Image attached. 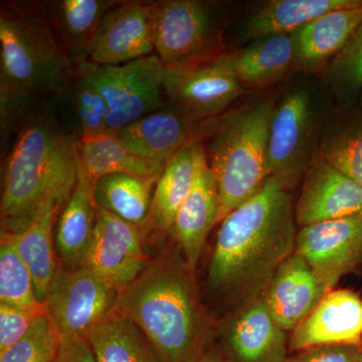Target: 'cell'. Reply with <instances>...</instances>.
<instances>
[{
    "label": "cell",
    "mask_w": 362,
    "mask_h": 362,
    "mask_svg": "<svg viewBox=\"0 0 362 362\" xmlns=\"http://www.w3.org/2000/svg\"><path fill=\"white\" fill-rule=\"evenodd\" d=\"M221 352L228 362H286V331L261 295L233 310L220 329Z\"/></svg>",
    "instance_id": "obj_13"
},
{
    "label": "cell",
    "mask_w": 362,
    "mask_h": 362,
    "mask_svg": "<svg viewBox=\"0 0 362 362\" xmlns=\"http://www.w3.org/2000/svg\"><path fill=\"white\" fill-rule=\"evenodd\" d=\"M152 1H118L99 26L89 63L118 66L156 54L151 21Z\"/></svg>",
    "instance_id": "obj_14"
},
{
    "label": "cell",
    "mask_w": 362,
    "mask_h": 362,
    "mask_svg": "<svg viewBox=\"0 0 362 362\" xmlns=\"http://www.w3.org/2000/svg\"><path fill=\"white\" fill-rule=\"evenodd\" d=\"M113 312L134 322L163 362H199L213 349L211 319L177 247L149 262Z\"/></svg>",
    "instance_id": "obj_2"
},
{
    "label": "cell",
    "mask_w": 362,
    "mask_h": 362,
    "mask_svg": "<svg viewBox=\"0 0 362 362\" xmlns=\"http://www.w3.org/2000/svg\"><path fill=\"white\" fill-rule=\"evenodd\" d=\"M52 362H98L89 341L85 337H61Z\"/></svg>",
    "instance_id": "obj_37"
},
{
    "label": "cell",
    "mask_w": 362,
    "mask_h": 362,
    "mask_svg": "<svg viewBox=\"0 0 362 362\" xmlns=\"http://www.w3.org/2000/svg\"><path fill=\"white\" fill-rule=\"evenodd\" d=\"M0 304L23 309L44 305L37 300L30 269L4 240H0Z\"/></svg>",
    "instance_id": "obj_32"
},
{
    "label": "cell",
    "mask_w": 362,
    "mask_h": 362,
    "mask_svg": "<svg viewBox=\"0 0 362 362\" xmlns=\"http://www.w3.org/2000/svg\"><path fill=\"white\" fill-rule=\"evenodd\" d=\"M328 344L362 345V299L351 290H330L293 331L289 349Z\"/></svg>",
    "instance_id": "obj_17"
},
{
    "label": "cell",
    "mask_w": 362,
    "mask_h": 362,
    "mask_svg": "<svg viewBox=\"0 0 362 362\" xmlns=\"http://www.w3.org/2000/svg\"><path fill=\"white\" fill-rule=\"evenodd\" d=\"M361 352L362 345H318L297 352L286 362H357Z\"/></svg>",
    "instance_id": "obj_36"
},
{
    "label": "cell",
    "mask_w": 362,
    "mask_h": 362,
    "mask_svg": "<svg viewBox=\"0 0 362 362\" xmlns=\"http://www.w3.org/2000/svg\"><path fill=\"white\" fill-rule=\"evenodd\" d=\"M97 211L94 180L86 170L78 154L77 183L59 213L54 228L57 255L66 268L82 266L94 238Z\"/></svg>",
    "instance_id": "obj_22"
},
{
    "label": "cell",
    "mask_w": 362,
    "mask_h": 362,
    "mask_svg": "<svg viewBox=\"0 0 362 362\" xmlns=\"http://www.w3.org/2000/svg\"><path fill=\"white\" fill-rule=\"evenodd\" d=\"M361 23L362 4L329 11L293 33L296 68L312 71L330 63Z\"/></svg>",
    "instance_id": "obj_24"
},
{
    "label": "cell",
    "mask_w": 362,
    "mask_h": 362,
    "mask_svg": "<svg viewBox=\"0 0 362 362\" xmlns=\"http://www.w3.org/2000/svg\"><path fill=\"white\" fill-rule=\"evenodd\" d=\"M329 291L306 259L295 252L276 272L262 296L279 326L293 332Z\"/></svg>",
    "instance_id": "obj_16"
},
{
    "label": "cell",
    "mask_w": 362,
    "mask_h": 362,
    "mask_svg": "<svg viewBox=\"0 0 362 362\" xmlns=\"http://www.w3.org/2000/svg\"><path fill=\"white\" fill-rule=\"evenodd\" d=\"M202 125L168 106L114 133L137 156L166 163L181 148L199 140Z\"/></svg>",
    "instance_id": "obj_20"
},
{
    "label": "cell",
    "mask_w": 362,
    "mask_h": 362,
    "mask_svg": "<svg viewBox=\"0 0 362 362\" xmlns=\"http://www.w3.org/2000/svg\"><path fill=\"white\" fill-rule=\"evenodd\" d=\"M156 54L171 71H183L223 56L220 6L201 0L152 1Z\"/></svg>",
    "instance_id": "obj_6"
},
{
    "label": "cell",
    "mask_w": 362,
    "mask_h": 362,
    "mask_svg": "<svg viewBox=\"0 0 362 362\" xmlns=\"http://www.w3.org/2000/svg\"><path fill=\"white\" fill-rule=\"evenodd\" d=\"M98 362H163L134 322L112 312L85 335Z\"/></svg>",
    "instance_id": "obj_28"
},
{
    "label": "cell",
    "mask_w": 362,
    "mask_h": 362,
    "mask_svg": "<svg viewBox=\"0 0 362 362\" xmlns=\"http://www.w3.org/2000/svg\"><path fill=\"white\" fill-rule=\"evenodd\" d=\"M159 176L144 177L114 173L94 180L97 206L118 218L144 228Z\"/></svg>",
    "instance_id": "obj_29"
},
{
    "label": "cell",
    "mask_w": 362,
    "mask_h": 362,
    "mask_svg": "<svg viewBox=\"0 0 362 362\" xmlns=\"http://www.w3.org/2000/svg\"><path fill=\"white\" fill-rule=\"evenodd\" d=\"M357 108L359 109V111L362 113V90L361 93V96H359L358 102H357Z\"/></svg>",
    "instance_id": "obj_39"
},
{
    "label": "cell",
    "mask_w": 362,
    "mask_h": 362,
    "mask_svg": "<svg viewBox=\"0 0 362 362\" xmlns=\"http://www.w3.org/2000/svg\"><path fill=\"white\" fill-rule=\"evenodd\" d=\"M328 77L343 103L356 108L362 90V23L330 62Z\"/></svg>",
    "instance_id": "obj_33"
},
{
    "label": "cell",
    "mask_w": 362,
    "mask_h": 362,
    "mask_svg": "<svg viewBox=\"0 0 362 362\" xmlns=\"http://www.w3.org/2000/svg\"><path fill=\"white\" fill-rule=\"evenodd\" d=\"M78 168V141L63 129L49 104L16 133L2 180L1 230H23L49 199L66 204Z\"/></svg>",
    "instance_id": "obj_4"
},
{
    "label": "cell",
    "mask_w": 362,
    "mask_h": 362,
    "mask_svg": "<svg viewBox=\"0 0 362 362\" xmlns=\"http://www.w3.org/2000/svg\"><path fill=\"white\" fill-rule=\"evenodd\" d=\"M144 230L98 207L94 238L82 266L120 294L149 264Z\"/></svg>",
    "instance_id": "obj_11"
},
{
    "label": "cell",
    "mask_w": 362,
    "mask_h": 362,
    "mask_svg": "<svg viewBox=\"0 0 362 362\" xmlns=\"http://www.w3.org/2000/svg\"><path fill=\"white\" fill-rule=\"evenodd\" d=\"M51 106L63 129L78 142L111 132L104 97L78 71Z\"/></svg>",
    "instance_id": "obj_25"
},
{
    "label": "cell",
    "mask_w": 362,
    "mask_h": 362,
    "mask_svg": "<svg viewBox=\"0 0 362 362\" xmlns=\"http://www.w3.org/2000/svg\"><path fill=\"white\" fill-rule=\"evenodd\" d=\"M45 313V304L33 309L0 304V352L25 337L35 321Z\"/></svg>",
    "instance_id": "obj_35"
},
{
    "label": "cell",
    "mask_w": 362,
    "mask_h": 362,
    "mask_svg": "<svg viewBox=\"0 0 362 362\" xmlns=\"http://www.w3.org/2000/svg\"><path fill=\"white\" fill-rule=\"evenodd\" d=\"M362 214V185L320 156L309 166L295 206L301 226Z\"/></svg>",
    "instance_id": "obj_15"
},
{
    "label": "cell",
    "mask_w": 362,
    "mask_h": 362,
    "mask_svg": "<svg viewBox=\"0 0 362 362\" xmlns=\"http://www.w3.org/2000/svg\"><path fill=\"white\" fill-rule=\"evenodd\" d=\"M116 0H51L39 2L45 23L71 64L89 61L99 26Z\"/></svg>",
    "instance_id": "obj_19"
},
{
    "label": "cell",
    "mask_w": 362,
    "mask_h": 362,
    "mask_svg": "<svg viewBox=\"0 0 362 362\" xmlns=\"http://www.w3.org/2000/svg\"><path fill=\"white\" fill-rule=\"evenodd\" d=\"M315 116L308 92L295 89L275 106L269 129L267 175L288 189L299 182L311 165Z\"/></svg>",
    "instance_id": "obj_8"
},
{
    "label": "cell",
    "mask_w": 362,
    "mask_h": 362,
    "mask_svg": "<svg viewBox=\"0 0 362 362\" xmlns=\"http://www.w3.org/2000/svg\"><path fill=\"white\" fill-rule=\"evenodd\" d=\"M78 71L101 93L111 132L168 107L165 66L156 54L118 66L88 63Z\"/></svg>",
    "instance_id": "obj_7"
},
{
    "label": "cell",
    "mask_w": 362,
    "mask_h": 362,
    "mask_svg": "<svg viewBox=\"0 0 362 362\" xmlns=\"http://www.w3.org/2000/svg\"><path fill=\"white\" fill-rule=\"evenodd\" d=\"M119 293L84 268H59L45 305L47 314L61 337H85L110 315Z\"/></svg>",
    "instance_id": "obj_9"
},
{
    "label": "cell",
    "mask_w": 362,
    "mask_h": 362,
    "mask_svg": "<svg viewBox=\"0 0 362 362\" xmlns=\"http://www.w3.org/2000/svg\"><path fill=\"white\" fill-rule=\"evenodd\" d=\"M361 4L362 0H269L250 14L244 35L257 40L293 33L329 11Z\"/></svg>",
    "instance_id": "obj_26"
},
{
    "label": "cell",
    "mask_w": 362,
    "mask_h": 362,
    "mask_svg": "<svg viewBox=\"0 0 362 362\" xmlns=\"http://www.w3.org/2000/svg\"><path fill=\"white\" fill-rule=\"evenodd\" d=\"M206 158L201 140L189 143L176 152L166 163L157 181L151 206L143 230L168 233L178 211L194 187L199 169Z\"/></svg>",
    "instance_id": "obj_23"
},
{
    "label": "cell",
    "mask_w": 362,
    "mask_h": 362,
    "mask_svg": "<svg viewBox=\"0 0 362 362\" xmlns=\"http://www.w3.org/2000/svg\"><path fill=\"white\" fill-rule=\"evenodd\" d=\"M65 204L49 199L40 207L33 220L18 232L1 230V240H6L30 269L35 283V294L45 304L52 280L58 273L59 259L54 246L57 220Z\"/></svg>",
    "instance_id": "obj_21"
},
{
    "label": "cell",
    "mask_w": 362,
    "mask_h": 362,
    "mask_svg": "<svg viewBox=\"0 0 362 362\" xmlns=\"http://www.w3.org/2000/svg\"><path fill=\"white\" fill-rule=\"evenodd\" d=\"M230 65L243 86L263 87L296 68L293 33L255 40L249 47L228 52Z\"/></svg>",
    "instance_id": "obj_27"
},
{
    "label": "cell",
    "mask_w": 362,
    "mask_h": 362,
    "mask_svg": "<svg viewBox=\"0 0 362 362\" xmlns=\"http://www.w3.org/2000/svg\"><path fill=\"white\" fill-rule=\"evenodd\" d=\"M290 190L274 176L221 221L209 269V289L235 310L261 295L294 254L297 232Z\"/></svg>",
    "instance_id": "obj_1"
},
{
    "label": "cell",
    "mask_w": 362,
    "mask_h": 362,
    "mask_svg": "<svg viewBox=\"0 0 362 362\" xmlns=\"http://www.w3.org/2000/svg\"><path fill=\"white\" fill-rule=\"evenodd\" d=\"M319 156L362 185V113L357 107L331 127Z\"/></svg>",
    "instance_id": "obj_31"
},
{
    "label": "cell",
    "mask_w": 362,
    "mask_h": 362,
    "mask_svg": "<svg viewBox=\"0 0 362 362\" xmlns=\"http://www.w3.org/2000/svg\"><path fill=\"white\" fill-rule=\"evenodd\" d=\"M357 362H362V352L361 354V356H359L358 361Z\"/></svg>",
    "instance_id": "obj_40"
},
{
    "label": "cell",
    "mask_w": 362,
    "mask_h": 362,
    "mask_svg": "<svg viewBox=\"0 0 362 362\" xmlns=\"http://www.w3.org/2000/svg\"><path fill=\"white\" fill-rule=\"evenodd\" d=\"M61 334L47 313L40 316L25 337L0 352V362H52Z\"/></svg>",
    "instance_id": "obj_34"
},
{
    "label": "cell",
    "mask_w": 362,
    "mask_h": 362,
    "mask_svg": "<svg viewBox=\"0 0 362 362\" xmlns=\"http://www.w3.org/2000/svg\"><path fill=\"white\" fill-rule=\"evenodd\" d=\"M199 362H228L221 349H211Z\"/></svg>",
    "instance_id": "obj_38"
},
{
    "label": "cell",
    "mask_w": 362,
    "mask_h": 362,
    "mask_svg": "<svg viewBox=\"0 0 362 362\" xmlns=\"http://www.w3.org/2000/svg\"><path fill=\"white\" fill-rule=\"evenodd\" d=\"M78 154L93 180L114 173L153 177L161 175L168 163L137 156L114 132L78 142Z\"/></svg>",
    "instance_id": "obj_30"
},
{
    "label": "cell",
    "mask_w": 362,
    "mask_h": 362,
    "mask_svg": "<svg viewBox=\"0 0 362 362\" xmlns=\"http://www.w3.org/2000/svg\"><path fill=\"white\" fill-rule=\"evenodd\" d=\"M78 69L66 56L39 2L0 6V125L6 138L52 103Z\"/></svg>",
    "instance_id": "obj_3"
},
{
    "label": "cell",
    "mask_w": 362,
    "mask_h": 362,
    "mask_svg": "<svg viewBox=\"0 0 362 362\" xmlns=\"http://www.w3.org/2000/svg\"><path fill=\"white\" fill-rule=\"evenodd\" d=\"M275 105L262 101L202 123L199 140L218 182L221 221L261 189L268 175L269 129ZM220 221V223H221Z\"/></svg>",
    "instance_id": "obj_5"
},
{
    "label": "cell",
    "mask_w": 362,
    "mask_h": 362,
    "mask_svg": "<svg viewBox=\"0 0 362 362\" xmlns=\"http://www.w3.org/2000/svg\"><path fill=\"white\" fill-rule=\"evenodd\" d=\"M165 87L168 106L197 123L223 115L243 93L226 52L189 70H168Z\"/></svg>",
    "instance_id": "obj_10"
},
{
    "label": "cell",
    "mask_w": 362,
    "mask_h": 362,
    "mask_svg": "<svg viewBox=\"0 0 362 362\" xmlns=\"http://www.w3.org/2000/svg\"><path fill=\"white\" fill-rule=\"evenodd\" d=\"M295 252L328 290L362 264V214L301 226Z\"/></svg>",
    "instance_id": "obj_12"
},
{
    "label": "cell",
    "mask_w": 362,
    "mask_h": 362,
    "mask_svg": "<svg viewBox=\"0 0 362 362\" xmlns=\"http://www.w3.org/2000/svg\"><path fill=\"white\" fill-rule=\"evenodd\" d=\"M221 221V202L214 171L202 161L194 187L178 211L170 233L190 270L197 271L209 233Z\"/></svg>",
    "instance_id": "obj_18"
}]
</instances>
